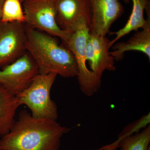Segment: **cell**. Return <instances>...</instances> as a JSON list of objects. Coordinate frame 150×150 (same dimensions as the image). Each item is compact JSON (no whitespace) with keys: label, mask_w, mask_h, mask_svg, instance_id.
Instances as JSON below:
<instances>
[{"label":"cell","mask_w":150,"mask_h":150,"mask_svg":"<svg viewBox=\"0 0 150 150\" xmlns=\"http://www.w3.org/2000/svg\"><path fill=\"white\" fill-rule=\"evenodd\" d=\"M70 130L56 121L34 118L23 110L10 131L2 137L0 149L58 150L62 137Z\"/></svg>","instance_id":"obj_1"},{"label":"cell","mask_w":150,"mask_h":150,"mask_svg":"<svg viewBox=\"0 0 150 150\" xmlns=\"http://www.w3.org/2000/svg\"><path fill=\"white\" fill-rule=\"evenodd\" d=\"M26 51L37 65L39 74L55 73L64 78L77 76V64L74 54L54 36L25 26Z\"/></svg>","instance_id":"obj_2"},{"label":"cell","mask_w":150,"mask_h":150,"mask_svg":"<svg viewBox=\"0 0 150 150\" xmlns=\"http://www.w3.org/2000/svg\"><path fill=\"white\" fill-rule=\"evenodd\" d=\"M57 76L55 73L39 74L27 88L16 96L20 105H26L34 118L54 121L58 118L57 105L50 96L51 88Z\"/></svg>","instance_id":"obj_3"},{"label":"cell","mask_w":150,"mask_h":150,"mask_svg":"<svg viewBox=\"0 0 150 150\" xmlns=\"http://www.w3.org/2000/svg\"><path fill=\"white\" fill-rule=\"evenodd\" d=\"M23 3L26 26L61 38L65 44L71 34L56 22V0H25Z\"/></svg>","instance_id":"obj_4"},{"label":"cell","mask_w":150,"mask_h":150,"mask_svg":"<svg viewBox=\"0 0 150 150\" xmlns=\"http://www.w3.org/2000/svg\"><path fill=\"white\" fill-rule=\"evenodd\" d=\"M89 33V27L84 23L73 33L65 45L76 59L78 70L77 76L81 91L86 96H91L99 91L101 81L97 79L87 67L85 48Z\"/></svg>","instance_id":"obj_5"},{"label":"cell","mask_w":150,"mask_h":150,"mask_svg":"<svg viewBox=\"0 0 150 150\" xmlns=\"http://www.w3.org/2000/svg\"><path fill=\"white\" fill-rule=\"evenodd\" d=\"M38 74L35 62L29 54L25 53L0 69V86L16 96L27 88Z\"/></svg>","instance_id":"obj_6"},{"label":"cell","mask_w":150,"mask_h":150,"mask_svg":"<svg viewBox=\"0 0 150 150\" xmlns=\"http://www.w3.org/2000/svg\"><path fill=\"white\" fill-rule=\"evenodd\" d=\"M26 28L24 23H0V66L15 62L26 53Z\"/></svg>","instance_id":"obj_7"},{"label":"cell","mask_w":150,"mask_h":150,"mask_svg":"<svg viewBox=\"0 0 150 150\" xmlns=\"http://www.w3.org/2000/svg\"><path fill=\"white\" fill-rule=\"evenodd\" d=\"M57 24L64 31L72 34L86 23L90 26V0H56Z\"/></svg>","instance_id":"obj_8"},{"label":"cell","mask_w":150,"mask_h":150,"mask_svg":"<svg viewBox=\"0 0 150 150\" xmlns=\"http://www.w3.org/2000/svg\"><path fill=\"white\" fill-rule=\"evenodd\" d=\"M110 40L106 36L89 33L85 48L87 67L97 79L101 81L105 71L115 70V59L109 51Z\"/></svg>","instance_id":"obj_9"},{"label":"cell","mask_w":150,"mask_h":150,"mask_svg":"<svg viewBox=\"0 0 150 150\" xmlns=\"http://www.w3.org/2000/svg\"><path fill=\"white\" fill-rule=\"evenodd\" d=\"M91 22L89 32L106 36L112 23L123 11L118 0H90Z\"/></svg>","instance_id":"obj_10"},{"label":"cell","mask_w":150,"mask_h":150,"mask_svg":"<svg viewBox=\"0 0 150 150\" xmlns=\"http://www.w3.org/2000/svg\"><path fill=\"white\" fill-rule=\"evenodd\" d=\"M148 15L144 26L127 42H120L114 45L113 51L110 54L115 60H121L126 51H140L146 54L150 60V17Z\"/></svg>","instance_id":"obj_11"},{"label":"cell","mask_w":150,"mask_h":150,"mask_svg":"<svg viewBox=\"0 0 150 150\" xmlns=\"http://www.w3.org/2000/svg\"><path fill=\"white\" fill-rule=\"evenodd\" d=\"M125 3L130 2V0H123ZM133 4V9L129 19L125 26L117 32L111 33L115 34V37L109 42L111 47L121 38L127 35L133 30H137L144 26L146 20L144 17V11L150 10L149 0H131Z\"/></svg>","instance_id":"obj_12"},{"label":"cell","mask_w":150,"mask_h":150,"mask_svg":"<svg viewBox=\"0 0 150 150\" xmlns=\"http://www.w3.org/2000/svg\"><path fill=\"white\" fill-rule=\"evenodd\" d=\"M19 106L16 96L0 86V134L2 137L7 134L12 127Z\"/></svg>","instance_id":"obj_13"},{"label":"cell","mask_w":150,"mask_h":150,"mask_svg":"<svg viewBox=\"0 0 150 150\" xmlns=\"http://www.w3.org/2000/svg\"><path fill=\"white\" fill-rule=\"evenodd\" d=\"M150 142V125L141 132L123 138L114 145H107L105 149H117L121 150H148Z\"/></svg>","instance_id":"obj_14"},{"label":"cell","mask_w":150,"mask_h":150,"mask_svg":"<svg viewBox=\"0 0 150 150\" xmlns=\"http://www.w3.org/2000/svg\"><path fill=\"white\" fill-rule=\"evenodd\" d=\"M21 0H5L2 8L1 22L25 23L23 8Z\"/></svg>","instance_id":"obj_15"},{"label":"cell","mask_w":150,"mask_h":150,"mask_svg":"<svg viewBox=\"0 0 150 150\" xmlns=\"http://www.w3.org/2000/svg\"><path fill=\"white\" fill-rule=\"evenodd\" d=\"M150 118V113L149 112L146 115L142 116L139 120L129 124L118 135L117 140L110 144H115L123 138L139 133L141 129H145L149 125Z\"/></svg>","instance_id":"obj_16"},{"label":"cell","mask_w":150,"mask_h":150,"mask_svg":"<svg viewBox=\"0 0 150 150\" xmlns=\"http://www.w3.org/2000/svg\"><path fill=\"white\" fill-rule=\"evenodd\" d=\"M4 1L5 0H0V23L1 22L2 8Z\"/></svg>","instance_id":"obj_17"},{"label":"cell","mask_w":150,"mask_h":150,"mask_svg":"<svg viewBox=\"0 0 150 150\" xmlns=\"http://www.w3.org/2000/svg\"><path fill=\"white\" fill-rule=\"evenodd\" d=\"M102 150H118L117 149H115V148H111V149H105Z\"/></svg>","instance_id":"obj_18"},{"label":"cell","mask_w":150,"mask_h":150,"mask_svg":"<svg viewBox=\"0 0 150 150\" xmlns=\"http://www.w3.org/2000/svg\"><path fill=\"white\" fill-rule=\"evenodd\" d=\"M21 1L22 3L23 1H25V0H21Z\"/></svg>","instance_id":"obj_19"},{"label":"cell","mask_w":150,"mask_h":150,"mask_svg":"<svg viewBox=\"0 0 150 150\" xmlns=\"http://www.w3.org/2000/svg\"><path fill=\"white\" fill-rule=\"evenodd\" d=\"M2 136L0 134V141H1V138Z\"/></svg>","instance_id":"obj_20"},{"label":"cell","mask_w":150,"mask_h":150,"mask_svg":"<svg viewBox=\"0 0 150 150\" xmlns=\"http://www.w3.org/2000/svg\"><path fill=\"white\" fill-rule=\"evenodd\" d=\"M148 150H150V146L149 147V149H148Z\"/></svg>","instance_id":"obj_21"},{"label":"cell","mask_w":150,"mask_h":150,"mask_svg":"<svg viewBox=\"0 0 150 150\" xmlns=\"http://www.w3.org/2000/svg\"><path fill=\"white\" fill-rule=\"evenodd\" d=\"M0 150H1V149H0Z\"/></svg>","instance_id":"obj_22"}]
</instances>
